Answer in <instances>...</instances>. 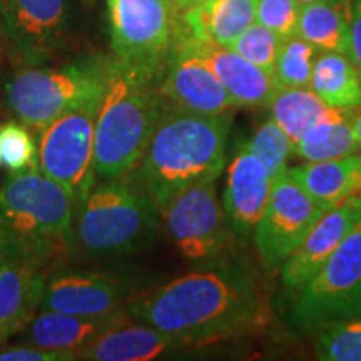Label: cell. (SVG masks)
<instances>
[{
  "mask_svg": "<svg viewBox=\"0 0 361 361\" xmlns=\"http://www.w3.org/2000/svg\"><path fill=\"white\" fill-rule=\"evenodd\" d=\"M186 348L183 343L151 324L128 316L104 331L79 355L89 361H147Z\"/></svg>",
  "mask_w": 361,
  "mask_h": 361,
  "instance_id": "cell-18",
  "label": "cell"
},
{
  "mask_svg": "<svg viewBox=\"0 0 361 361\" xmlns=\"http://www.w3.org/2000/svg\"><path fill=\"white\" fill-rule=\"evenodd\" d=\"M291 318L301 331L361 318V219L318 273L298 290Z\"/></svg>",
  "mask_w": 361,
  "mask_h": 361,
  "instance_id": "cell-7",
  "label": "cell"
},
{
  "mask_svg": "<svg viewBox=\"0 0 361 361\" xmlns=\"http://www.w3.org/2000/svg\"><path fill=\"white\" fill-rule=\"evenodd\" d=\"M201 2H204V0H183L184 11H188V8L197 6V4H201ZM184 11H183V12H184Z\"/></svg>",
  "mask_w": 361,
  "mask_h": 361,
  "instance_id": "cell-39",
  "label": "cell"
},
{
  "mask_svg": "<svg viewBox=\"0 0 361 361\" xmlns=\"http://www.w3.org/2000/svg\"><path fill=\"white\" fill-rule=\"evenodd\" d=\"M300 4H316V2H326V4H338V2H346V0H298Z\"/></svg>",
  "mask_w": 361,
  "mask_h": 361,
  "instance_id": "cell-38",
  "label": "cell"
},
{
  "mask_svg": "<svg viewBox=\"0 0 361 361\" xmlns=\"http://www.w3.org/2000/svg\"><path fill=\"white\" fill-rule=\"evenodd\" d=\"M355 112L336 111L333 116L311 126L293 144V156H298L305 162H314L360 152L361 147L353 129Z\"/></svg>",
  "mask_w": 361,
  "mask_h": 361,
  "instance_id": "cell-25",
  "label": "cell"
},
{
  "mask_svg": "<svg viewBox=\"0 0 361 361\" xmlns=\"http://www.w3.org/2000/svg\"><path fill=\"white\" fill-rule=\"evenodd\" d=\"M250 142L251 151L259 157L273 180L288 171V162L293 156V144L286 133L279 128L273 117H268L256 128Z\"/></svg>",
  "mask_w": 361,
  "mask_h": 361,
  "instance_id": "cell-29",
  "label": "cell"
},
{
  "mask_svg": "<svg viewBox=\"0 0 361 361\" xmlns=\"http://www.w3.org/2000/svg\"><path fill=\"white\" fill-rule=\"evenodd\" d=\"M183 35L189 47L218 75L236 107H269L279 89L273 74L251 64L231 47L194 39L184 25Z\"/></svg>",
  "mask_w": 361,
  "mask_h": 361,
  "instance_id": "cell-17",
  "label": "cell"
},
{
  "mask_svg": "<svg viewBox=\"0 0 361 361\" xmlns=\"http://www.w3.org/2000/svg\"><path fill=\"white\" fill-rule=\"evenodd\" d=\"M37 146L29 128L20 121L0 126V164L11 174L37 168Z\"/></svg>",
  "mask_w": 361,
  "mask_h": 361,
  "instance_id": "cell-30",
  "label": "cell"
},
{
  "mask_svg": "<svg viewBox=\"0 0 361 361\" xmlns=\"http://www.w3.org/2000/svg\"><path fill=\"white\" fill-rule=\"evenodd\" d=\"M162 71L112 56L94 135L97 179L124 178L137 164L171 104L161 92Z\"/></svg>",
  "mask_w": 361,
  "mask_h": 361,
  "instance_id": "cell-3",
  "label": "cell"
},
{
  "mask_svg": "<svg viewBox=\"0 0 361 361\" xmlns=\"http://www.w3.org/2000/svg\"><path fill=\"white\" fill-rule=\"evenodd\" d=\"M0 52H2V44H0Z\"/></svg>",
  "mask_w": 361,
  "mask_h": 361,
  "instance_id": "cell-41",
  "label": "cell"
},
{
  "mask_svg": "<svg viewBox=\"0 0 361 361\" xmlns=\"http://www.w3.org/2000/svg\"><path fill=\"white\" fill-rule=\"evenodd\" d=\"M283 40L268 27L255 22L229 47L251 64L273 74Z\"/></svg>",
  "mask_w": 361,
  "mask_h": 361,
  "instance_id": "cell-31",
  "label": "cell"
},
{
  "mask_svg": "<svg viewBox=\"0 0 361 361\" xmlns=\"http://www.w3.org/2000/svg\"><path fill=\"white\" fill-rule=\"evenodd\" d=\"M161 211L152 197L126 178L94 186L74 218L75 246L90 255H126L149 246Z\"/></svg>",
  "mask_w": 361,
  "mask_h": 361,
  "instance_id": "cell-5",
  "label": "cell"
},
{
  "mask_svg": "<svg viewBox=\"0 0 361 361\" xmlns=\"http://www.w3.org/2000/svg\"><path fill=\"white\" fill-rule=\"evenodd\" d=\"M161 219L180 255L200 264L228 255L236 238L218 200L216 180L176 194L161 211Z\"/></svg>",
  "mask_w": 361,
  "mask_h": 361,
  "instance_id": "cell-10",
  "label": "cell"
},
{
  "mask_svg": "<svg viewBox=\"0 0 361 361\" xmlns=\"http://www.w3.org/2000/svg\"><path fill=\"white\" fill-rule=\"evenodd\" d=\"M169 2H171V6L176 8V11H178L179 13H183V11H184L183 0H169Z\"/></svg>",
  "mask_w": 361,
  "mask_h": 361,
  "instance_id": "cell-40",
  "label": "cell"
},
{
  "mask_svg": "<svg viewBox=\"0 0 361 361\" xmlns=\"http://www.w3.org/2000/svg\"><path fill=\"white\" fill-rule=\"evenodd\" d=\"M271 117L286 133L291 144L319 121L333 116L336 111L329 107L310 87H279L269 104Z\"/></svg>",
  "mask_w": 361,
  "mask_h": 361,
  "instance_id": "cell-26",
  "label": "cell"
},
{
  "mask_svg": "<svg viewBox=\"0 0 361 361\" xmlns=\"http://www.w3.org/2000/svg\"><path fill=\"white\" fill-rule=\"evenodd\" d=\"M310 89L333 109L361 107V78L351 59L338 52H319L313 66Z\"/></svg>",
  "mask_w": 361,
  "mask_h": 361,
  "instance_id": "cell-23",
  "label": "cell"
},
{
  "mask_svg": "<svg viewBox=\"0 0 361 361\" xmlns=\"http://www.w3.org/2000/svg\"><path fill=\"white\" fill-rule=\"evenodd\" d=\"M318 51L305 39L293 35L283 40L273 78L279 87H310Z\"/></svg>",
  "mask_w": 361,
  "mask_h": 361,
  "instance_id": "cell-27",
  "label": "cell"
},
{
  "mask_svg": "<svg viewBox=\"0 0 361 361\" xmlns=\"http://www.w3.org/2000/svg\"><path fill=\"white\" fill-rule=\"evenodd\" d=\"M78 360L74 355L64 351H54L39 348L34 345L24 346H8L0 348V361H72Z\"/></svg>",
  "mask_w": 361,
  "mask_h": 361,
  "instance_id": "cell-33",
  "label": "cell"
},
{
  "mask_svg": "<svg viewBox=\"0 0 361 361\" xmlns=\"http://www.w3.org/2000/svg\"><path fill=\"white\" fill-rule=\"evenodd\" d=\"M13 255H19V252L16 251V247H13L11 239L7 238L6 231L0 228V261L8 258V256H13Z\"/></svg>",
  "mask_w": 361,
  "mask_h": 361,
  "instance_id": "cell-35",
  "label": "cell"
},
{
  "mask_svg": "<svg viewBox=\"0 0 361 361\" xmlns=\"http://www.w3.org/2000/svg\"><path fill=\"white\" fill-rule=\"evenodd\" d=\"M353 129H355L356 141H358L360 147H361V107L360 109H356L355 116H353Z\"/></svg>",
  "mask_w": 361,
  "mask_h": 361,
  "instance_id": "cell-36",
  "label": "cell"
},
{
  "mask_svg": "<svg viewBox=\"0 0 361 361\" xmlns=\"http://www.w3.org/2000/svg\"><path fill=\"white\" fill-rule=\"evenodd\" d=\"M112 56L144 69H164L180 30L169 0H107Z\"/></svg>",
  "mask_w": 361,
  "mask_h": 361,
  "instance_id": "cell-9",
  "label": "cell"
},
{
  "mask_svg": "<svg viewBox=\"0 0 361 361\" xmlns=\"http://www.w3.org/2000/svg\"><path fill=\"white\" fill-rule=\"evenodd\" d=\"M326 211L329 207L316 201L288 171L274 179L268 204L252 229L264 268H279Z\"/></svg>",
  "mask_w": 361,
  "mask_h": 361,
  "instance_id": "cell-11",
  "label": "cell"
},
{
  "mask_svg": "<svg viewBox=\"0 0 361 361\" xmlns=\"http://www.w3.org/2000/svg\"><path fill=\"white\" fill-rule=\"evenodd\" d=\"M72 0H0V34L27 66H42L66 49Z\"/></svg>",
  "mask_w": 361,
  "mask_h": 361,
  "instance_id": "cell-12",
  "label": "cell"
},
{
  "mask_svg": "<svg viewBox=\"0 0 361 361\" xmlns=\"http://www.w3.org/2000/svg\"><path fill=\"white\" fill-rule=\"evenodd\" d=\"M112 57H84L59 66H27L6 84L11 111L27 128L42 130L106 89Z\"/></svg>",
  "mask_w": 361,
  "mask_h": 361,
  "instance_id": "cell-6",
  "label": "cell"
},
{
  "mask_svg": "<svg viewBox=\"0 0 361 361\" xmlns=\"http://www.w3.org/2000/svg\"><path fill=\"white\" fill-rule=\"evenodd\" d=\"M47 269L13 255L0 261V322L19 331L39 313Z\"/></svg>",
  "mask_w": 361,
  "mask_h": 361,
  "instance_id": "cell-20",
  "label": "cell"
},
{
  "mask_svg": "<svg viewBox=\"0 0 361 361\" xmlns=\"http://www.w3.org/2000/svg\"><path fill=\"white\" fill-rule=\"evenodd\" d=\"M316 356L323 361H361V318L316 329Z\"/></svg>",
  "mask_w": 361,
  "mask_h": 361,
  "instance_id": "cell-28",
  "label": "cell"
},
{
  "mask_svg": "<svg viewBox=\"0 0 361 361\" xmlns=\"http://www.w3.org/2000/svg\"><path fill=\"white\" fill-rule=\"evenodd\" d=\"M128 313L184 346H197L266 326L269 303L252 268L226 255L135 298Z\"/></svg>",
  "mask_w": 361,
  "mask_h": 361,
  "instance_id": "cell-1",
  "label": "cell"
},
{
  "mask_svg": "<svg viewBox=\"0 0 361 361\" xmlns=\"http://www.w3.org/2000/svg\"><path fill=\"white\" fill-rule=\"evenodd\" d=\"M231 114L206 116L171 106L137 164L124 176L159 211L183 189L216 180L226 166Z\"/></svg>",
  "mask_w": 361,
  "mask_h": 361,
  "instance_id": "cell-2",
  "label": "cell"
},
{
  "mask_svg": "<svg viewBox=\"0 0 361 361\" xmlns=\"http://www.w3.org/2000/svg\"><path fill=\"white\" fill-rule=\"evenodd\" d=\"M273 178L250 142H238L229 162L223 207L236 239H247L268 204Z\"/></svg>",
  "mask_w": 361,
  "mask_h": 361,
  "instance_id": "cell-15",
  "label": "cell"
},
{
  "mask_svg": "<svg viewBox=\"0 0 361 361\" xmlns=\"http://www.w3.org/2000/svg\"><path fill=\"white\" fill-rule=\"evenodd\" d=\"M11 335H12V329L8 328L6 323L0 322V348L6 345V341L8 340V336H11Z\"/></svg>",
  "mask_w": 361,
  "mask_h": 361,
  "instance_id": "cell-37",
  "label": "cell"
},
{
  "mask_svg": "<svg viewBox=\"0 0 361 361\" xmlns=\"http://www.w3.org/2000/svg\"><path fill=\"white\" fill-rule=\"evenodd\" d=\"M350 54L361 78V0H350Z\"/></svg>",
  "mask_w": 361,
  "mask_h": 361,
  "instance_id": "cell-34",
  "label": "cell"
},
{
  "mask_svg": "<svg viewBox=\"0 0 361 361\" xmlns=\"http://www.w3.org/2000/svg\"><path fill=\"white\" fill-rule=\"evenodd\" d=\"M361 219V200L341 202L322 216L301 245L281 264V279L291 290H300L318 273Z\"/></svg>",
  "mask_w": 361,
  "mask_h": 361,
  "instance_id": "cell-16",
  "label": "cell"
},
{
  "mask_svg": "<svg viewBox=\"0 0 361 361\" xmlns=\"http://www.w3.org/2000/svg\"><path fill=\"white\" fill-rule=\"evenodd\" d=\"M350 0L338 4H305L298 22V37L318 52L350 54Z\"/></svg>",
  "mask_w": 361,
  "mask_h": 361,
  "instance_id": "cell-24",
  "label": "cell"
},
{
  "mask_svg": "<svg viewBox=\"0 0 361 361\" xmlns=\"http://www.w3.org/2000/svg\"><path fill=\"white\" fill-rule=\"evenodd\" d=\"M161 92L171 106L206 116L229 114L236 104L218 75L186 44L183 20L161 75Z\"/></svg>",
  "mask_w": 361,
  "mask_h": 361,
  "instance_id": "cell-14",
  "label": "cell"
},
{
  "mask_svg": "<svg viewBox=\"0 0 361 361\" xmlns=\"http://www.w3.org/2000/svg\"><path fill=\"white\" fill-rule=\"evenodd\" d=\"M130 293V283L104 271H57L47 276L39 311L109 316L128 310Z\"/></svg>",
  "mask_w": 361,
  "mask_h": 361,
  "instance_id": "cell-13",
  "label": "cell"
},
{
  "mask_svg": "<svg viewBox=\"0 0 361 361\" xmlns=\"http://www.w3.org/2000/svg\"><path fill=\"white\" fill-rule=\"evenodd\" d=\"M258 0H204L180 13L184 29L194 39L229 47L256 22Z\"/></svg>",
  "mask_w": 361,
  "mask_h": 361,
  "instance_id": "cell-21",
  "label": "cell"
},
{
  "mask_svg": "<svg viewBox=\"0 0 361 361\" xmlns=\"http://www.w3.org/2000/svg\"><path fill=\"white\" fill-rule=\"evenodd\" d=\"M101 97L75 107L40 130L37 168L71 194L75 211L96 186L94 135Z\"/></svg>",
  "mask_w": 361,
  "mask_h": 361,
  "instance_id": "cell-8",
  "label": "cell"
},
{
  "mask_svg": "<svg viewBox=\"0 0 361 361\" xmlns=\"http://www.w3.org/2000/svg\"><path fill=\"white\" fill-rule=\"evenodd\" d=\"M303 4L298 0H258L256 22L288 39L296 35Z\"/></svg>",
  "mask_w": 361,
  "mask_h": 361,
  "instance_id": "cell-32",
  "label": "cell"
},
{
  "mask_svg": "<svg viewBox=\"0 0 361 361\" xmlns=\"http://www.w3.org/2000/svg\"><path fill=\"white\" fill-rule=\"evenodd\" d=\"M0 166H2V164H0Z\"/></svg>",
  "mask_w": 361,
  "mask_h": 361,
  "instance_id": "cell-42",
  "label": "cell"
},
{
  "mask_svg": "<svg viewBox=\"0 0 361 361\" xmlns=\"http://www.w3.org/2000/svg\"><path fill=\"white\" fill-rule=\"evenodd\" d=\"M288 173L329 209L351 197L361 200L360 152L336 159L303 162L296 168H288Z\"/></svg>",
  "mask_w": 361,
  "mask_h": 361,
  "instance_id": "cell-22",
  "label": "cell"
},
{
  "mask_svg": "<svg viewBox=\"0 0 361 361\" xmlns=\"http://www.w3.org/2000/svg\"><path fill=\"white\" fill-rule=\"evenodd\" d=\"M128 316V310L109 316H97V318L57 313V311H39L22 329L27 335V345L64 351L79 360V355L90 343Z\"/></svg>",
  "mask_w": 361,
  "mask_h": 361,
  "instance_id": "cell-19",
  "label": "cell"
},
{
  "mask_svg": "<svg viewBox=\"0 0 361 361\" xmlns=\"http://www.w3.org/2000/svg\"><path fill=\"white\" fill-rule=\"evenodd\" d=\"M75 204L39 168L12 174L0 188V228L16 251L52 269L75 247Z\"/></svg>",
  "mask_w": 361,
  "mask_h": 361,
  "instance_id": "cell-4",
  "label": "cell"
}]
</instances>
